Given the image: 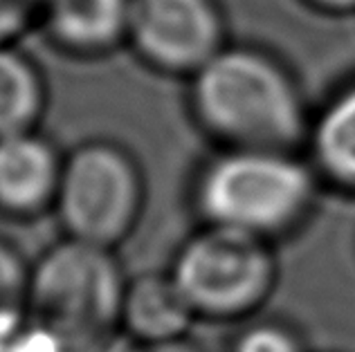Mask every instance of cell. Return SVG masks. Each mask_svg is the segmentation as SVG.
<instances>
[{
  "label": "cell",
  "instance_id": "cell-16",
  "mask_svg": "<svg viewBox=\"0 0 355 352\" xmlns=\"http://www.w3.org/2000/svg\"><path fill=\"white\" fill-rule=\"evenodd\" d=\"M306 9L329 16V18H342V16H353L355 14V0H299Z\"/></svg>",
  "mask_w": 355,
  "mask_h": 352
},
{
  "label": "cell",
  "instance_id": "cell-11",
  "mask_svg": "<svg viewBox=\"0 0 355 352\" xmlns=\"http://www.w3.org/2000/svg\"><path fill=\"white\" fill-rule=\"evenodd\" d=\"M48 104L39 66L14 45H0V137L36 131Z\"/></svg>",
  "mask_w": 355,
  "mask_h": 352
},
{
  "label": "cell",
  "instance_id": "cell-12",
  "mask_svg": "<svg viewBox=\"0 0 355 352\" xmlns=\"http://www.w3.org/2000/svg\"><path fill=\"white\" fill-rule=\"evenodd\" d=\"M230 352H308L302 335L291 323L263 319L248 323L232 341Z\"/></svg>",
  "mask_w": 355,
  "mask_h": 352
},
{
  "label": "cell",
  "instance_id": "cell-7",
  "mask_svg": "<svg viewBox=\"0 0 355 352\" xmlns=\"http://www.w3.org/2000/svg\"><path fill=\"white\" fill-rule=\"evenodd\" d=\"M63 160L39 131L0 137V211L32 218L54 209Z\"/></svg>",
  "mask_w": 355,
  "mask_h": 352
},
{
  "label": "cell",
  "instance_id": "cell-4",
  "mask_svg": "<svg viewBox=\"0 0 355 352\" xmlns=\"http://www.w3.org/2000/svg\"><path fill=\"white\" fill-rule=\"evenodd\" d=\"M272 245L241 231L205 225L180 245L169 274L198 319H250L277 287Z\"/></svg>",
  "mask_w": 355,
  "mask_h": 352
},
{
  "label": "cell",
  "instance_id": "cell-1",
  "mask_svg": "<svg viewBox=\"0 0 355 352\" xmlns=\"http://www.w3.org/2000/svg\"><path fill=\"white\" fill-rule=\"evenodd\" d=\"M189 110L223 148L299 151L311 113L288 63L261 45L227 43L189 77Z\"/></svg>",
  "mask_w": 355,
  "mask_h": 352
},
{
  "label": "cell",
  "instance_id": "cell-17",
  "mask_svg": "<svg viewBox=\"0 0 355 352\" xmlns=\"http://www.w3.org/2000/svg\"><path fill=\"white\" fill-rule=\"evenodd\" d=\"M36 3H39V5L43 3V5H45V3H48V0H36Z\"/></svg>",
  "mask_w": 355,
  "mask_h": 352
},
{
  "label": "cell",
  "instance_id": "cell-6",
  "mask_svg": "<svg viewBox=\"0 0 355 352\" xmlns=\"http://www.w3.org/2000/svg\"><path fill=\"white\" fill-rule=\"evenodd\" d=\"M126 41L148 68L193 77L227 45L216 0H130Z\"/></svg>",
  "mask_w": 355,
  "mask_h": 352
},
{
  "label": "cell",
  "instance_id": "cell-13",
  "mask_svg": "<svg viewBox=\"0 0 355 352\" xmlns=\"http://www.w3.org/2000/svg\"><path fill=\"white\" fill-rule=\"evenodd\" d=\"M32 267L25 265L21 254L0 238V312L27 308Z\"/></svg>",
  "mask_w": 355,
  "mask_h": 352
},
{
  "label": "cell",
  "instance_id": "cell-10",
  "mask_svg": "<svg viewBox=\"0 0 355 352\" xmlns=\"http://www.w3.org/2000/svg\"><path fill=\"white\" fill-rule=\"evenodd\" d=\"M130 0H48L45 25L63 52L106 54L128 36Z\"/></svg>",
  "mask_w": 355,
  "mask_h": 352
},
{
  "label": "cell",
  "instance_id": "cell-3",
  "mask_svg": "<svg viewBox=\"0 0 355 352\" xmlns=\"http://www.w3.org/2000/svg\"><path fill=\"white\" fill-rule=\"evenodd\" d=\"M126 281L113 249L63 238L32 265L27 310L68 352H99L121 332Z\"/></svg>",
  "mask_w": 355,
  "mask_h": 352
},
{
  "label": "cell",
  "instance_id": "cell-9",
  "mask_svg": "<svg viewBox=\"0 0 355 352\" xmlns=\"http://www.w3.org/2000/svg\"><path fill=\"white\" fill-rule=\"evenodd\" d=\"M196 319L198 317L169 272H148L126 281L121 335L137 341H171L189 337Z\"/></svg>",
  "mask_w": 355,
  "mask_h": 352
},
{
  "label": "cell",
  "instance_id": "cell-18",
  "mask_svg": "<svg viewBox=\"0 0 355 352\" xmlns=\"http://www.w3.org/2000/svg\"><path fill=\"white\" fill-rule=\"evenodd\" d=\"M326 352H333V350H326Z\"/></svg>",
  "mask_w": 355,
  "mask_h": 352
},
{
  "label": "cell",
  "instance_id": "cell-2",
  "mask_svg": "<svg viewBox=\"0 0 355 352\" xmlns=\"http://www.w3.org/2000/svg\"><path fill=\"white\" fill-rule=\"evenodd\" d=\"M320 184L299 151L223 148L198 173L193 202L205 225L275 243L308 220Z\"/></svg>",
  "mask_w": 355,
  "mask_h": 352
},
{
  "label": "cell",
  "instance_id": "cell-14",
  "mask_svg": "<svg viewBox=\"0 0 355 352\" xmlns=\"http://www.w3.org/2000/svg\"><path fill=\"white\" fill-rule=\"evenodd\" d=\"M99 352H207L189 337L171 339V341H137L126 335H117Z\"/></svg>",
  "mask_w": 355,
  "mask_h": 352
},
{
  "label": "cell",
  "instance_id": "cell-15",
  "mask_svg": "<svg viewBox=\"0 0 355 352\" xmlns=\"http://www.w3.org/2000/svg\"><path fill=\"white\" fill-rule=\"evenodd\" d=\"M36 0H0V45H12L30 25Z\"/></svg>",
  "mask_w": 355,
  "mask_h": 352
},
{
  "label": "cell",
  "instance_id": "cell-8",
  "mask_svg": "<svg viewBox=\"0 0 355 352\" xmlns=\"http://www.w3.org/2000/svg\"><path fill=\"white\" fill-rule=\"evenodd\" d=\"M306 151L322 184L355 196V77L335 88L311 117Z\"/></svg>",
  "mask_w": 355,
  "mask_h": 352
},
{
  "label": "cell",
  "instance_id": "cell-5",
  "mask_svg": "<svg viewBox=\"0 0 355 352\" xmlns=\"http://www.w3.org/2000/svg\"><path fill=\"white\" fill-rule=\"evenodd\" d=\"M144 175L126 148L88 140L63 160L54 211L65 238L115 249L144 209Z\"/></svg>",
  "mask_w": 355,
  "mask_h": 352
}]
</instances>
